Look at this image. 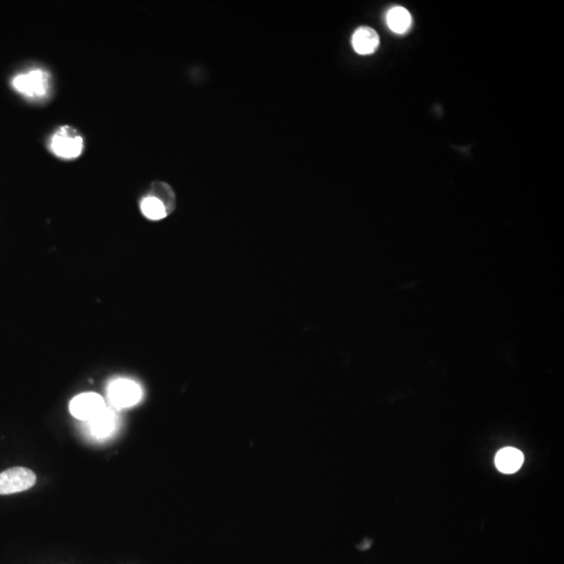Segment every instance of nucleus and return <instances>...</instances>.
Masks as SVG:
<instances>
[{
  "instance_id": "11",
  "label": "nucleus",
  "mask_w": 564,
  "mask_h": 564,
  "mask_svg": "<svg viewBox=\"0 0 564 564\" xmlns=\"http://www.w3.org/2000/svg\"><path fill=\"white\" fill-rule=\"evenodd\" d=\"M150 196L159 199L165 206L168 214L174 210L176 206V197H174V190L164 182L156 181L152 183Z\"/></svg>"
},
{
  "instance_id": "6",
  "label": "nucleus",
  "mask_w": 564,
  "mask_h": 564,
  "mask_svg": "<svg viewBox=\"0 0 564 564\" xmlns=\"http://www.w3.org/2000/svg\"><path fill=\"white\" fill-rule=\"evenodd\" d=\"M379 36L376 30L369 26H362L352 36V46L359 54L367 56L376 52L379 46Z\"/></svg>"
},
{
  "instance_id": "10",
  "label": "nucleus",
  "mask_w": 564,
  "mask_h": 564,
  "mask_svg": "<svg viewBox=\"0 0 564 564\" xmlns=\"http://www.w3.org/2000/svg\"><path fill=\"white\" fill-rule=\"evenodd\" d=\"M140 209L143 216L152 221H159L168 216V210L159 199L153 196H147L140 203Z\"/></svg>"
},
{
  "instance_id": "4",
  "label": "nucleus",
  "mask_w": 564,
  "mask_h": 564,
  "mask_svg": "<svg viewBox=\"0 0 564 564\" xmlns=\"http://www.w3.org/2000/svg\"><path fill=\"white\" fill-rule=\"evenodd\" d=\"M36 474L26 467H13L0 474V494L7 496L32 488Z\"/></svg>"
},
{
  "instance_id": "1",
  "label": "nucleus",
  "mask_w": 564,
  "mask_h": 564,
  "mask_svg": "<svg viewBox=\"0 0 564 564\" xmlns=\"http://www.w3.org/2000/svg\"><path fill=\"white\" fill-rule=\"evenodd\" d=\"M50 149L57 157L76 159L84 150V139L78 130L64 125L57 130L50 138Z\"/></svg>"
},
{
  "instance_id": "7",
  "label": "nucleus",
  "mask_w": 564,
  "mask_h": 564,
  "mask_svg": "<svg viewBox=\"0 0 564 564\" xmlns=\"http://www.w3.org/2000/svg\"><path fill=\"white\" fill-rule=\"evenodd\" d=\"M117 414L113 410L105 407L92 419L88 420L89 431L97 438H105L112 434L117 427Z\"/></svg>"
},
{
  "instance_id": "5",
  "label": "nucleus",
  "mask_w": 564,
  "mask_h": 564,
  "mask_svg": "<svg viewBox=\"0 0 564 564\" xmlns=\"http://www.w3.org/2000/svg\"><path fill=\"white\" fill-rule=\"evenodd\" d=\"M105 407V401L97 393H83L72 399L69 410L74 417L84 421L92 419Z\"/></svg>"
},
{
  "instance_id": "8",
  "label": "nucleus",
  "mask_w": 564,
  "mask_h": 564,
  "mask_svg": "<svg viewBox=\"0 0 564 564\" xmlns=\"http://www.w3.org/2000/svg\"><path fill=\"white\" fill-rule=\"evenodd\" d=\"M523 463V454L521 450L513 447L501 450L496 456V465L501 472L514 474L521 470Z\"/></svg>"
},
{
  "instance_id": "2",
  "label": "nucleus",
  "mask_w": 564,
  "mask_h": 564,
  "mask_svg": "<svg viewBox=\"0 0 564 564\" xmlns=\"http://www.w3.org/2000/svg\"><path fill=\"white\" fill-rule=\"evenodd\" d=\"M15 90L30 99H43L50 88V76L42 69H32L19 74L12 81Z\"/></svg>"
},
{
  "instance_id": "9",
  "label": "nucleus",
  "mask_w": 564,
  "mask_h": 564,
  "mask_svg": "<svg viewBox=\"0 0 564 564\" xmlns=\"http://www.w3.org/2000/svg\"><path fill=\"white\" fill-rule=\"evenodd\" d=\"M387 24L392 32L405 34L412 26L411 13L405 8L394 7L387 12Z\"/></svg>"
},
{
  "instance_id": "3",
  "label": "nucleus",
  "mask_w": 564,
  "mask_h": 564,
  "mask_svg": "<svg viewBox=\"0 0 564 564\" xmlns=\"http://www.w3.org/2000/svg\"><path fill=\"white\" fill-rule=\"evenodd\" d=\"M108 396L115 407H130L139 403L143 391L135 381L130 379H117L109 387Z\"/></svg>"
}]
</instances>
